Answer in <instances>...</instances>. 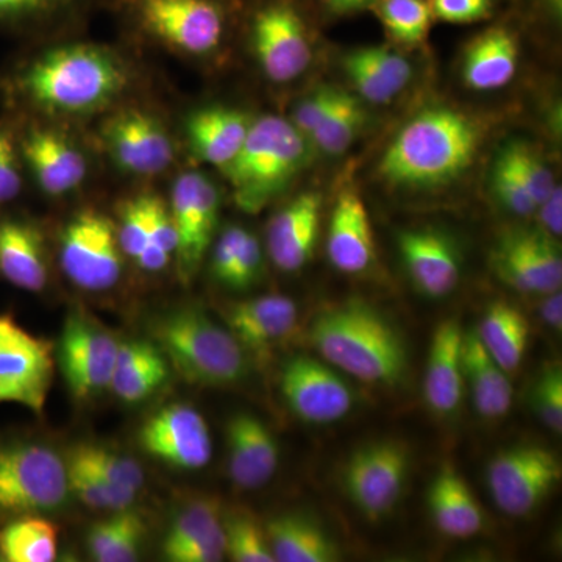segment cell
I'll return each mask as SVG.
<instances>
[{
  "instance_id": "20",
  "label": "cell",
  "mask_w": 562,
  "mask_h": 562,
  "mask_svg": "<svg viewBox=\"0 0 562 562\" xmlns=\"http://www.w3.org/2000/svg\"><path fill=\"white\" fill-rule=\"evenodd\" d=\"M20 151L36 184L52 198L69 194L87 180L83 154L61 133L32 128L22 138Z\"/></svg>"
},
{
  "instance_id": "7",
  "label": "cell",
  "mask_w": 562,
  "mask_h": 562,
  "mask_svg": "<svg viewBox=\"0 0 562 562\" xmlns=\"http://www.w3.org/2000/svg\"><path fill=\"white\" fill-rule=\"evenodd\" d=\"M116 5L140 32L190 55L216 50L227 25L222 0H117Z\"/></svg>"
},
{
  "instance_id": "32",
  "label": "cell",
  "mask_w": 562,
  "mask_h": 562,
  "mask_svg": "<svg viewBox=\"0 0 562 562\" xmlns=\"http://www.w3.org/2000/svg\"><path fill=\"white\" fill-rule=\"evenodd\" d=\"M269 547L279 562H335L338 546L316 520L301 514H284L268 525Z\"/></svg>"
},
{
  "instance_id": "29",
  "label": "cell",
  "mask_w": 562,
  "mask_h": 562,
  "mask_svg": "<svg viewBox=\"0 0 562 562\" xmlns=\"http://www.w3.org/2000/svg\"><path fill=\"white\" fill-rule=\"evenodd\" d=\"M249 114L227 106L194 111L187 122L191 149L210 165L224 168L236 157L250 131Z\"/></svg>"
},
{
  "instance_id": "45",
  "label": "cell",
  "mask_w": 562,
  "mask_h": 562,
  "mask_svg": "<svg viewBox=\"0 0 562 562\" xmlns=\"http://www.w3.org/2000/svg\"><path fill=\"white\" fill-rule=\"evenodd\" d=\"M491 187L495 199L509 213L516 216H532L536 206L531 195L528 194L527 188L524 187L519 176L514 171L513 166L506 161L501 151H498L497 160L492 166Z\"/></svg>"
},
{
  "instance_id": "36",
  "label": "cell",
  "mask_w": 562,
  "mask_h": 562,
  "mask_svg": "<svg viewBox=\"0 0 562 562\" xmlns=\"http://www.w3.org/2000/svg\"><path fill=\"white\" fill-rule=\"evenodd\" d=\"M368 113L361 99L341 91L338 101L310 136L314 150L338 157L350 149L364 128Z\"/></svg>"
},
{
  "instance_id": "52",
  "label": "cell",
  "mask_w": 562,
  "mask_h": 562,
  "mask_svg": "<svg viewBox=\"0 0 562 562\" xmlns=\"http://www.w3.org/2000/svg\"><path fill=\"white\" fill-rule=\"evenodd\" d=\"M432 18L450 24H472L490 16L494 0H428Z\"/></svg>"
},
{
  "instance_id": "53",
  "label": "cell",
  "mask_w": 562,
  "mask_h": 562,
  "mask_svg": "<svg viewBox=\"0 0 562 562\" xmlns=\"http://www.w3.org/2000/svg\"><path fill=\"white\" fill-rule=\"evenodd\" d=\"M246 233V228L232 225L222 233L216 246H214L213 257H211V273L222 284H227Z\"/></svg>"
},
{
  "instance_id": "16",
  "label": "cell",
  "mask_w": 562,
  "mask_h": 562,
  "mask_svg": "<svg viewBox=\"0 0 562 562\" xmlns=\"http://www.w3.org/2000/svg\"><path fill=\"white\" fill-rule=\"evenodd\" d=\"M120 341L87 317H68L58 358L63 375L77 398H90L110 387Z\"/></svg>"
},
{
  "instance_id": "2",
  "label": "cell",
  "mask_w": 562,
  "mask_h": 562,
  "mask_svg": "<svg viewBox=\"0 0 562 562\" xmlns=\"http://www.w3.org/2000/svg\"><path fill=\"white\" fill-rule=\"evenodd\" d=\"M14 83L22 101L33 109L57 116H83L120 99L131 83V74L109 47L68 43L32 58Z\"/></svg>"
},
{
  "instance_id": "4",
  "label": "cell",
  "mask_w": 562,
  "mask_h": 562,
  "mask_svg": "<svg viewBox=\"0 0 562 562\" xmlns=\"http://www.w3.org/2000/svg\"><path fill=\"white\" fill-rule=\"evenodd\" d=\"M313 151L291 121L276 114L251 121L241 149L222 168L238 209L260 213L308 168Z\"/></svg>"
},
{
  "instance_id": "34",
  "label": "cell",
  "mask_w": 562,
  "mask_h": 562,
  "mask_svg": "<svg viewBox=\"0 0 562 562\" xmlns=\"http://www.w3.org/2000/svg\"><path fill=\"white\" fill-rule=\"evenodd\" d=\"M109 3L117 0H0V31H55Z\"/></svg>"
},
{
  "instance_id": "55",
  "label": "cell",
  "mask_w": 562,
  "mask_h": 562,
  "mask_svg": "<svg viewBox=\"0 0 562 562\" xmlns=\"http://www.w3.org/2000/svg\"><path fill=\"white\" fill-rule=\"evenodd\" d=\"M224 520V519H222ZM227 557L224 524L201 541L192 543L173 557L172 562H220Z\"/></svg>"
},
{
  "instance_id": "41",
  "label": "cell",
  "mask_w": 562,
  "mask_h": 562,
  "mask_svg": "<svg viewBox=\"0 0 562 562\" xmlns=\"http://www.w3.org/2000/svg\"><path fill=\"white\" fill-rule=\"evenodd\" d=\"M225 549L236 562H276L268 535L254 517L246 513L224 517Z\"/></svg>"
},
{
  "instance_id": "9",
  "label": "cell",
  "mask_w": 562,
  "mask_h": 562,
  "mask_svg": "<svg viewBox=\"0 0 562 562\" xmlns=\"http://www.w3.org/2000/svg\"><path fill=\"white\" fill-rule=\"evenodd\" d=\"M122 255L117 228L105 214L80 211L63 231V272L85 291H106L121 279Z\"/></svg>"
},
{
  "instance_id": "28",
  "label": "cell",
  "mask_w": 562,
  "mask_h": 562,
  "mask_svg": "<svg viewBox=\"0 0 562 562\" xmlns=\"http://www.w3.org/2000/svg\"><path fill=\"white\" fill-rule=\"evenodd\" d=\"M519 63V44L506 27L480 33L465 47L462 80L473 91H494L514 79Z\"/></svg>"
},
{
  "instance_id": "27",
  "label": "cell",
  "mask_w": 562,
  "mask_h": 562,
  "mask_svg": "<svg viewBox=\"0 0 562 562\" xmlns=\"http://www.w3.org/2000/svg\"><path fill=\"white\" fill-rule=\"evenodd\" d=\"M427 501L432 522L442 535L469 539L483 530L482 506L461 473L449 462H443L432 479Z\"/></svg>"
},
{
  "instance_id": "14",
  "label": "cell",
  "mask_w": 562,
  "mask_h": 562,
  "mask_svg": "<svg viewBox=\"0 0 562 562\" xmlns=\"http://www.w3.org/2000/svg\"><path fill=\"white\" fill-rule=\"evenodd\" d=\"M169 213L176 225L179 269L191 279L213 243L220 221L221 195L216 184L201 172H184L173 181Z\"/></svg>"
},
{
  "instance_id": "22",
  "label": "cell",
  "mask_w": 562,
  "mask_h": 562,
  "mask_svg": "<svg viewBox=\"0 0 562 562\" xmlns=\"http://www.w3.org/2000/svg\"><path fill=\"white\" fill-rule=\"evenodd\" d=\"M327 255L335 269L349 276L368 271L375 260L368 209L353 188H346L336 199L328 227Z\"/></svg>"
},
{
  "instance_id": "19",
  "label": "cell",
  "mask_w": 562,
  "mask_h": 562,
  "mask_svg": "<svg viewBox=\"0 0 562 562\" xmlns=\"http://www.w3.org/2000/svg\"><path fill=\"white\" fill-rule=\"evenodd\" d=\"M398 251L414 286L431 299L457 290L461 280V255L452 236L435 227L409 228L397 236Z\"/></svg>"
},
{
  "instance_id": "39",
  "label": "cell",
  "mask_w": 562,
  "mask_h": 562,
  "mask_svg": "<svg viewBox=\"0 0 562 562\" xmlns=\"http://www.w3.org/2000/svg\"><path fill=\"white\" fill-rule=\"evenodd\" d=\"M373 11L387 35L405 46H419L430 32L432 13L428 0H379Z\"/></svg>"
},
{
  "instance_id": "5",
  "label": "cell",
  "mask_w": 562,
  "mask_h": 562,
  "mask_svg": "<svg viewBox=\"0 0 562 562\" xmlns=\"http://www.w3.org/2000/svg\"><path fill=\"white\" fill-rule=\"evenodd\" d=\"M155 341L166 361L198 386L222 387L246 376V351L228 328L221 327L205 313L181 308L155 321Z\"/></svg>"
},
{
  "instance_id": "56",
  "label": "cell",
  "mask_w": 562,
  "mask_h": 562,
  "mask_svg": "<svg viewBox=\"0 0 562 562\" xmlns=\"http://www.w3.org/2000/svg\"><path fill=\"white\" fill-rule=\"evenodd\" d=\"M539 228L557 238L562 233V192L561 188H554L552 194L536 209Z\"/></svg>"
},
{
  "instance_id": "3",
  "label": "cell",
  "mask_w": 562,
  "mask_h": 562,
  "mask_svg": "<svg viewBox=\"0 0 562 562\" xmlns=\"http://www.w3.org/2000/svg\"><path fill=\"white\" fill-rule=\"evenodd\" d=\"M310 341L325 362L362 383L395 386L408 372V350L401 331L360 299L317 314Z\"/></svg>"
},
{
  "instance_id": "35",
  "label": "cell",
  "mask_w": 562,
  "mask_h": 562,
  "mask_svg": "<svg viewBox=\"0 0 562 562\" xmlns=\"http://www.w3.org/2000/svg\"><path fill=\"white\" fill-rule=\"evenodd\" d=\"M58 528L36 516L14 517L0 527V561L52 562L57 558Z\"/></svg>"
},
{
  "instance_id": "50",
  "label": "cell",
  "mask_w": 562,
  "mask_h": 562,
  "mask_svg": "<svg viewBox=\"0 0 562 562\" xmlns=\"http://www.w3.org/2000/svg\"><path fill=\"white\" fill-rule=\"evenodd\" d=\"M21 151L9 132L0 128V205L13 202L22 190Z\"/></svg>"
},
{
  "instance_id": "12",
  "label": "cell",
  "mask_w": 562,
  "mask_h": 562,
  "mask_svg": "<svg viewBox=\"0 0 562 562\" xmlns=\"http://www.w3.org/2000/svg\"><path fill=\"white\" fill-rule=\"evenodd\" d=\"M250 41L262 72L288 83L310 68L312 41L292 0H265L250 18Z\"/></svg>"
},
{
  "instance_id": "18",
  "label": "cell",
  "mask_w": 562,
  "mask_h": 562,
  "mask_svg": "<svg viewBox=\"0 0 562 562\" xmlns=\"http://www.w3.org/2000/svg\"><path fill=\"white\" fill-rule=\"evenodd\" d=\"M103 139L111 158L122 171L135 176H157L171 166V136L154 114L124 110L103 127Z\"/></svg>"
},
{
  "instance_id": "30",
  "label": "cell",
  "mask_w": 562,
  "mask_h": 562,
  "mask_svg": "<svg viewBox=\"0 0 562 562\" xmlns=\"http://www.w3.org/2000/svg\"><path fill=\"white\" fill-rule=\"evenodd\" d=\"M461 360L476 413L491 420L506 416L513 405L512 382L508 373L492 360L475 330L462 335Z\"/></svg>"
},
{
  "instance_id": "24",
  "label": "cell",
  "mask_w": 562,
  "mask_h": 562,
  "mask_svg": "<svg viewBox=\"0 0 562 562\" xmlns=\"http://www.w3.org/2000/svg\"><path fill=\"white\" fill-rule=\"evenodd\" d=\"M462 335L464 331L457 319L442 321L432 333L425 368L424 397L428 408L441 417L457 413L464 394Z\"/></svg>"
},
{
  "instance_id": "44",
  "label": "cell",
  "mask_w": 562,
  "mask_h": 562,
  "mask_svg": "<svg viewBox=\"0 0 562 562\" xmlns=\"http://www.w3.org/2000/svg\"><path fill=\"white\" fill-rule=\"evenodd\" d=\"M154 195H138L122 203L120 211V238L121 249L124 255L135 260L149 243L150 206Z\"/></svg>"
},
{
  "instance_id": "25",
  "label": "cell",
  "mask_w": 562,
  "mask_h": 562,
  "mask_svg": "<svg viewBox=\"0 0 562 562\" xmlns=\"http://www.w3.org/2000/svg\"><path fill=\"white\" fill-rule=\"evenodd\" d=\"M299 321L294 301L284 295H262L228 306L225 313L228 330L244 350L266 351L286 338Z\"/></svg>"
},
{
  "instance_id": "47",
  "label": "cell",
  "mask_w": 562,
  "mask_h": 562,
  "mask_svg": "<svg viewBox=\"0 0 562 562\" xmlns=\"http://www.w3.org/2000/svg\"><path fill=\"white\" fill-rule=\"evenodd\" d=\"M140 522L143 520L138 514L122 509V512H114L109 519L92 525L87 538L88 552L92 560L105 562V558L117 546V542Z\"/></svg>"
},
{
  "instance_id": "54",
  "label": "cell",
  "mask_w": 562,
  "mask_h": 562,
  "mask_svg": "<svg viewBox=\"0 0 562 562\" xmlns=\"http://www.w3.org/2000/svg\"><path fill=\"white\" fill-rule=\"evenodd\" d=\"M149 243L168 251L172 257L177 250L176 225L168 206L160 198L154 195L150 206Z\"/></svg>"
},
{
  "instance_id": "13",
  "label": "cell",
  "mask_w": 562,
  "mask_h": 562,
  "mask_svg": "<svg viewBox=\"0 0 562 562\" xmlns=\"http://www.w3.org/2000/svg\"><path fill=\"white\" fill-rule=\"evenodd\" d=\"M491 268L503 283L524 294L561 290V250L557 238L541 228L502 233L491 250Z\"/></svg>"
},
{
  "instance_id": "51",
  "label": "cell",
  "mask_w": 562,
  "mask_h": 562,
  "mask_svg": "<svg viewBox=\"0 0 562 562\" xmlns=\"http://www.w3.org/2000/svg\"><path fill=\"white\" fill-rule=\"evenodd\" d=\"M261 269V244L254 233L247 231L225 286L232 288V290H246L258 280Z\"/></svg>"
},
{
  "instance_id": "59",
  "label": "cell",
  "mask_w": 562,
  "mask_h": 562,
  "mask_svg": "<svg viewBox=\"0 0 562 562\" xmlns=\"http://www.w3.org/2000/svg\"><path fill=\"white\" fill-rule=\"evenodd\" d=\"M325 9L336 16L361 13V11L373 10L379 0H321Z\"/></svg>"
},
{
  "instance_id": "17",
  "label": "cell",
  "mask_w": 562,
  "mask_h": 562,
  "mask_svg": "<svg viewBox=\"0 0 562 562\" xmlns=\"http://www.w3.org/2000/svg\"><path fill=\"white\" fill-rule=\"evenodd\" d=\"M139 446L155 460L184 471L205 468L213 454L209 425L201 413L183 403L150 416L140 427Z\"/></svg>"
},
{
  "instance_id": "21",
  "label": "cell",
  "mask_w": 562,
  "mask_h": 562,
  "mask_svg": "<svg viewBox=\"0 0 562 562\" xmlns=\"http://www.w3.org/2000/svg\"><path fill=\"white\" fill-rule=\"evenodd\" d=\"M322 195L302 192L272 217L268 250L280 271H301L312 260L321 227Z\"/></svg>"
},
{
  "instance_id": "26",
  "label": "cell",
  "mask_w": 562,
  "mask_h": 562,
  "mask_svg": "<svg viewBox=\"0 0 562 562\" xmlns=\"http://www.w3.org/2000/svg\"><path fill=\"white\" fill-rule=\"evenodd\" d=\"M0 277L22 291L41 292L49 280L43 236L32 222L0 220Z\"/></svg>"
},
{
  "instance_id": "23",
  "label": "cell",
  "mask_w": 562,
  "mask_h": 562,
  "mask_svg": "<svg viewBox=\"0 0 562 562\" xmlns=\"http://www.w3.org/2000/svg\"><path fill=\"white\" fill-rule=\"evenodd\" d=\"M228 472L241 490H257L279 468V443L271 430L251 414H235L227 424Z\"/></svg>"
},
{
  "instance_id": "10",
  "label": "cell",
  "mask_w": 562,
  "mask_h": 562,
  "mask_svg": "<svg viewBox=\"0 0 562 562\" xmlns=\"http://www.w3.org/2000/svg\"><path fill=\"white\" fill-rule=\"evenodd\" d=\"M54 350L47 339L0 313V405L14 403L41 414L54 376Z\"/></svg>"
},
{
  "instance_id": "42",
  "label": "cell",
  "mask_w": 562,
  "mask_h": 562,
  "mask_svg": "<svg viewBox=\"0 0 562 562\" xmlns=\"http://www.w3.org/2000/svg\"><path fill=\"white\" fill-rule=\"evenodd\" d=\"M501 154L513 166L536 206L541 205L558 187L547 162L542 160L535 147L525 140H513L506 144Z\"/></svg>"
},
{
  "instance_id": "57",
  "label": "cell",
  "mask_w": 562,
  "mask_h": 562,
  "mask_svg": "<svg viewBox=\"0 0 562 562\" xmlns=\"http://www.w3.org/2000/svg\"><path fill=\"white\" fill-rule=\"evenodd\" d=\"M171 258L172 255L168 254V251L154 246V244L147 243L144 249L140 250L138 257L135 258V261L143 271L160 272L169 265Z\"/></svg>"
},
{
  "instance_id": "48",
  "label": "cell",
  "mask_w": 562,
  "mask_h": 562,
  "mask_svg": "<svg viewBox=\"0 0 562 562\" xmlns=\"http://www.w3.org/2000/svg\"><path fill=\"white\" fill-rule=\"evenodd\" d=\"M358 50L395 94H401L413 80L412 63L391 46L358 47Z\"/></svg>"
},
{
  "instance_id": "43",
  "label": "cell",
  "mask_w": 562,
  "mask_h": 562,
  "mask_svg": "<svg viewBox=\"0 0 562 562\" xmlns=\"http://www.w3.org/2000/svg\"><path fill=\"white\" fill-rule=\"evenodd\" d=\"M531 408L547 428L562 431V369L560 362L547 366L531 390Z\"/></svg>"
},
{
  "instance_id": "46",
  "label": "cell",
  "mask_w": 562,
  "mask_h": 562,
  "mask_svg": "<svg viewBox=\"0 0 562 562\" xmlns=\"http://www.w3.org/2000/svg\"><path fill=\"white\" fill-rule=\"evenodd\" d=\"M341 65L347 79L350 80L351 87L358 92V98L361 101L375 103V105H386L394 101L397 94L380 79L379 74L364 60L360 50L347 52L342 57Z\"/></svg>"
},
{
  "instance_id": "6",
  "label": "cell",
  "mask_w": 562,
  "mask_h": 562,
  "mask_svg": "<svg viewBox=\"0 0 562 562\" xmlns=\"http://www.w3.org/2000/svg\"><path fill=\"white\" fill-rule=\"evenodd\" d=\"M66 462L50 447L29 439L0 441V520L60 508L69 497Z\"/></svg>"
},
{
  "instance_id": "33",
  "label": "cell",
  "mask_w": 562,
  "mask_h": 562,
  "mask_svg": "<svg viewBox=\"0 0 562 562\" xmlns=\"http://www.w3.org/2000/svg\"><path fill=\"white\" fill-rule=\"evenodd\" d=\"M475 331L503 371L519 369L530 341V322L517 306L505 301L491 303Z\"/></svg>"
},
{
  "instance_id": "37",
  "label": "cell",
  "mask_w": 562,
  "mask_h": 562,
  "mask_svg": "<svg viewBox=\"0 0 562 562\" xmlns=\"http://www.w3.org/2000/svg\"><path fill=\"white\" fill-rule=\"evenodd\" d=\"M222 506L217 498H194L172 517L165 539H162V557L172 561L173 557L192 543L201 541L210 532L222 527Z\"/></svg>"
},
{
  "instance_id": "1",
  "label": "cell",
  "mask_w": 562,
  "mask_h": 562,
  "mask_svg": "<svg viewBox=\"0 0 562 562\" xmlns=\"http://www.w3.org/2000/svg\"><path fill=\"white\" fill-rule=\"evenodd\" d=\"M482 122L460 109L432 105L414 114L379 162L384 183L402 190L449 187L471 169L483 144Z\"/></svg>"
},
{
  "instance_id": "11",
  "label": "cell",
  "mask_w": 562,
  "mask_h": 562,
  "mask_svg": "<svg viewBox=\"0 0 562 562\" xmlns=\"http://www.w3.org/2000/svg\"><path fill=\"white\" fill-rule=\"evenodd\" d=\"M409 471L405 443L384 439L360 447L342 469V486L349 501L369 520H380L401 501Z\"/></svg>"
},
{
  "instance_id": "8",
  "label": "cell",
  "mask_w": 562,
  "mask_h": 562,
  "mask_svg": "<svg viewBox=\"0 0 562 562\" xmlns=\"http://www.w3.org/2000/svg\"><path fill=\"white\" fill-rule=\"evenodd\" d=\"M562 479L560 458L539 446H516L495 454L486 482L501 512L525 517L538 509Z\"/></svg>"
},
{
  "instance_id": "58",
  "label": "cell",
  "mask_w": 562,
  "mask_h": 562,
  "mask_svg": "<svg viewBox=\"0 0 562 562\" xmlns=\"http://www.w3.org/2000/svg\"><path fill=\"white\" fill-rule=\"evenodd\" d=\"M539 305V316L553 330L561 331L562 328V294L561 290L546 294Z\"/></svg>"
},
{
  "instance_id": "38",
  "label": "cell",
  "mask_w": 562,
  "mask_h": 562,
  "mask_svg": "<svg viewBox=\"0 0 562 562\" xmlns=\"http://www.w3.org/2000/svg\"><path fill=\"white\" fill-rule=\"evenodd\" d=\"M65 462L66 469H68L69 492L77 495L88 508L122 512V509L131 508L135 503L138 492L106 482L105 479L92 472L83 462L70 454Z\"/></svg>"
},
{
  "instance_id": "31",
  "label": "cell",
  "mask_w": 562,
  "mask_h": 562,
  "mask_svg": "<svg viewBox=\"0 0 562 562\" xmlns=\"http://www.w3.org/2000/svg\"><path fill=\"white\" fill-rule=\"evenodd\" d=\"M169 366L157 346L144 341L120 342L110 390L121 401L136 403L160 390Z\"/></svg>"
},
{
  "instance_id": "40",
  "label": "cell",
  "mask_w": 562,
  "mask_h": 562,
  "mask_svg": "<svg viewBox=\"0 0 562 562\" xmlns=\"http://www.w3.org/2000/svg\"><path fill=\"white\" fill-rule=\"evenodd\" d=\"M70 457L83 462L92 472L101 475L106 482L120 484L128 490L138 492L144 486V472L138 462L113 452L106 447L98 443H81L74 447L69 452Z\"/></svg>"
},
{
  "instance_id": "60",
  "label": "cell",
  "mask_w": 562,
  "mask_h": 562,
  "mask_svg": "<svg viewBox=\"0 0 562 562\" xmlns=\"http://www.w3.org/2000/svg\"><path fill=\"white\" fill-rule=\"evenodd\" d=\"M542 2L554 18L561 16V0H542Z\"/></svg>"
},
{
  "instance_id": "15",
  "label": "cell",
  "mask_w": 562,
  "mask_h": 562,
  "mask_svg": "<svg viewBox=\"0 0 562 562\" xmlns=\"http://www.w3.org/2000/svg\"><path fill=\"white\" fill-rule=\"evenodd\" d=\"M280 387L291 412L306 424H335L355 406V392L341 373L306 355L286 361Z\"/></svg>"
},
{
  "instance_id": "49",
  "label": "cell",
  "mask_w": 562,
  "mask_h": 562,
  "mask_svg": "<svg viewBox=\"0 0 562 562\" xmlns=\"http://www.w3.org/2000/svg\"><path fill=\"white\" fill-rule=\"evenodd\" d=\"M341 91V88L335 87V85L317 87L312 94L306 95L295 106L291 121L294 127L306 138H310L312 133L316 131L317 125L327 116L328 111L333 109L335 102L338 101Z\"/></svg>"
}]
</instances>
